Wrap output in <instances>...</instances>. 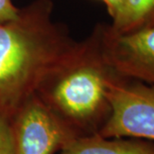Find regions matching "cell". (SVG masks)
Masks as SVG:
<instances>
[{
  "mask_svg": "<svg viewBox=\"0 0 154 154\" xmlns=\"http://www.w3.org/2000/svg\"><path fill=\"white\" fill-rule=\"evenodd\" d=\"M100 1H101L104 4L107 13L113 20L119 13L124 0H100Z\"/></svg>",
  "mask_w": 154,
  "mask_h": 154,
  "instance_id": "cell-10",
  "label": "cell"
},
{
  "mask_svg": "<svg viewBox=\"0 0 154 154\" xmlns=\"http://www.w3.org/2000/svg\"><path fill=\"white\" fill-rule=\"evenodd\" d=\"M60 154H154V142L139 138L103 137L94 133L68 138Z\"/></svg>",
  "mask_w": 154,
  "mask_h": 154,
  "instance_id": "cell-6",
  "label": "cell"
},
{
  "mask_svg": "<svg viewBox=\"0 0 154 154\" xmlns=\"http://www.w3.org/2000/svg\"><path fill=\"white\" fill-rule=\"evenodd\" d=\"M104 56L120 77L154 85V26L114 33L103 24Z\"/></svg>",
  "mask_w": 154,
  "mask_h": 154,
  "instance_id": "cell-4",
  "label": "cell"
},
{
  "mask_svg": "<svg viewBox=\"0 0 154 154\" xmlns=\"http://www.w3.org/2000/svg\"><path fill=\"white\" fill-rule=\"evenodd\" d=\"M154 26V0H124L122 7L109 25L114 33H128Z\"/></svg>",
  "mask_w": 154,
  "mask_h": 154,
  "instance_id": "cell-7",
  "label": "cell"
},
{
  "mask_svg": "<svg viewBox=\"0 0 154 154\" xmlns=\"http://www.w3.org/2000/svg\"><path fill=\"white\" fill-rule=\"evenodd\" d=\"M0 154H16L14 133L0 113Z\"/></svg>",
  "mask_w": 154,
  "mask_h": 154,
  "instance_id": "cell-8",
  "label": "cell"
},
{
  "mask_svg": "<svg viewBox=\"0 0 154 154\" xmlns=\"http://www.w3.org/2000/svg\"><path fill=\"white\" fill-rule=\"evenodd\" d=\"M52 0H34L17 17L0 22V113L20 108L37 93L76 41L53 18Z\"/></svg>",
  "mask_w": 154,
  "mask_h": 154,
  "instance_id": "cell-1",
  "label": "cell"
},
{
  "mask_svg": "<svg viewBox=\"0 0 154 154\" xmlns=\"http://www.w3.org/2000/svg\"><path fill=\"white\" fill-rule=\"evenodd\" d=\"M116 76L104 56L103 24H97L85 40L76 41L36 94L94 134L109 115L107 86Z\"/></svg>",
  "mask_w": 154,
  "mask_h": 154,
  "instance_id": "cell-2",
  "label": "cell"
},
{
  "mask_svg": "<svg viewBox=\"0 0 154 154\" xmlns=\"http://www.w3.org/2000/svg\"><path fill=\"white\" fill-rule=\"evenodd\" d=\"M19 8L13 4L12 0H0V22L13 20L17 17Z\"/></svg>",
  "mask_w": 154,
  "mask_h": 154,
  "instance_id": "cell-9",
  "label": "cell"
},
{
  "mask_svg": "<svg viewBox=\"0 0 154 154\" xmlns=\"http://www.w3.org/2000/svg\"><path fill=\"white\" fill-rule=\"evenodd\" d=\"M109 115L97 134L154 142V85L120 76L107 86Z\"/></svg>",
  "mask_w": 154,
  "mask_h": 154,
  "instance_id": "cell-3",
  "label": "cell"
},
{
  "mask_svg": "<svg viewBox=\"0 0 154 154\" xmlns=\"http://www.w3.org/2000/svg\"><path fill=\"white\" fill-rule=\"evenodd\" d=\"M14 137L16 154H53L64 133L50 107L35 94L20 107Z\"/></svg>",
  "mask_w": 154,
  "mask_h": 154,
  "instance_id": "cell-5",
  "label": "cell"
}]
</instances>
